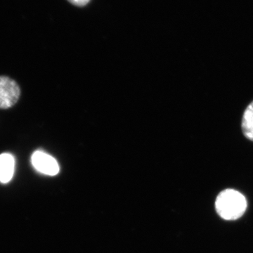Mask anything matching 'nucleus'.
Returning <instances> with one entry per match:
<instances>
[{
    "instance_id": "1",
    "label": "nucleus",
    "mask_w": 253,
    "mask_h": 253,
    "mask_svg": "<svg viewBox=\"0 0 253 253\" xmlns=\"http://www.w3.org/2000/svg\"><path fill=\"white\" fill-rule=\"evenodd\" d=\"M247 206V201L244 195L231 189L219 193L215 201L217 214L226 220H235L242 217Z\"/></svg>"
},
{
    "instance_id": "2",
    "label": "nucleus",
    "mask_w": 253,
    "mask_h": 253,
    "mask_svg": "<svg viewBox=\"0 0 253 253\" xmlns=\"http://www.w3.org/2000/svg\"><path fill=\"white\" fill-rule=\"evenodd\" d=\"M21 91L17 83L6 76H0V109L12 107L17 103Z\"/></svg>"
},
{
    "instance_id": "3",
    "label": "nucleus",
    "mask_w": 253,
    "mask_h": 253,
    "mask_svg": "<svg viewBox=\"0 0 253 253\" xmlns=\"http://www.w3.org/2000/svg\"><path fill=\"white\" fill-rule=\"evenodd\" d=\"M31 160L35 168L42 174L54 176L59 172L57 161L43 151H36L32 156Z\"/></svg>"
},
{
    "instance_id": "4",
    "label": "nucleus",
    "mask_w": 253,
    "mask_h": 253,
    "mask_svg": "<svg viewBox=\"0 0 253 253\" xmlns=\"http://www.w3.org/2000/svg\"><path fill=\"white\" fill-rule=\"evenodd\" d=\"M15 161L14 156L10 154L0 155V181L6 184L14 175Z\"/></svg>"
},
{
    "instance_id": "5",
    "label": "nucleus",
    "mask_w": 253,
    "mask_h": 253,
    "mask_svg": "<svg viewBox=\"0 0 253 253\" xmlns=\"http://www.w3.org/2000/svg\"><path fill=\"white\" fill-rule=\"evenodd\" d=\"M241 127L245 136L253 141V101L245 110Z\"/></svg>"
},
{
    "instance_id": "6",
    "label": "nucleus",
    "mask_w": 253,
    "mask_h": 253,
    "mask_svg": "<svg viewBox=\"0 0 253 253\" xmlns=\"http://www.w3.org/2000/svg\"><path fill=\"white\" fill-rule=\"evenodd\" d=\"M71 4L77 6H84L90 1V0H68Z\"/></svg>"
}]
</instances>
